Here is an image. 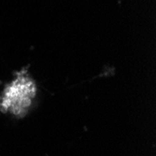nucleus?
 I'll return each instance as SVG.
<instances>
[{
    "mask_svg": "<svg viewBox=\"0 0 156 156\" xmlns=\"http://www.w3.org/2000/svg\"><path fill=\"white\" fill-rule=\"evenodd\" d=\"M36 85L34 81L28 77L22 76L13 80L5 92L6 102H19L21 106H28L31 98L35 95Z\"/></svg>",
    "mask_w": 156,
    "mask_h": 156,
    "instance_id": "f257e3e1",
    "label": "nucleus"
}]
</instances>
